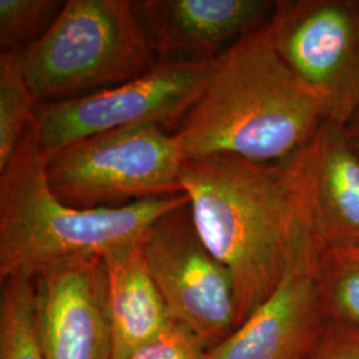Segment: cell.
Wrapping results in <instances>:
<instances>
[{
  "mask_svg": "<svg viewBox=\"0 0 359 359\" xmlns=\"http://www.w3.org/2000/svg\"><path fill=\"white\" fill-rule=\"evenodd\" d=\"M181 184L201 240L231 273L240 326L310 238L285 165L213 154L185 160Z\"/></svg>",
  "mask_w": 359,
  "mask_h": 359,
  "instance_id": "6da1fadb",
  "label": "cell"
},
{
  "mask_svg": "<svg viewBox=\"0 0 359 359\" xmlns=\"http://www.w3.org/2000/svg\"><path fill=\"white\" fill-rule=\"evenodd\" d=\"M325 121L320 97L283 60L268 20L218 55L205 90L173 135L185 160L233 154L281 163Z\"/></svg>",
  "mask_w": 359,
  "mask_h": 359,
  "instance_id": "7a4b0ae2",
  "label": "cell"
},
{
  "mask_svg": "<svg viewBox=\"0 0 359 359\" xmlns=\"http://www.w3.org/2000/svg\"><path fill=\"white\" fill-rule=\"evenodd\" d=\"M189 203L179 194L120 208L76 209L50 189L35 123L0 170V278H36L56 266L137 243L154 222Z\"/></svg>",
  "mask_w": 359,
  "mask_h": 359,
  "instance_id": "3957f363",
  "label": "cell"
},
{
  "mask_svg": "<svg viewBox=\"0 0 359 359\" xmlns=\"http://www.w3.org/2000/svg\"><path fill=\"white\" fill-rule=\"evenodd\" d=\"M18 59L39 104L128 83L160 63L130 0L65 1Z\"/></svg>",
  "mask_w": 359,
  "mask_h": 359,
  "instance_id": "277c9868",
  "label": "cell"
},
{
  "mask_svg": "<svg viewBox=\"0 0 359 359\" xmlns=\"http://www.w3.org/2000/svg\"><path fill=\"white\" fill-rule=\"evenodd\" d=\"M175 135L147 124L74 142L46 157L52 193L76 209L120 208L184 194Z\"/></svg>",
  "mask_w": 359,
  "mask_h": 359,
  "instance_id": "5b68a950",
  "label": "cell"
},
{
  "mask_svg": "<svg viewBox=\"0 0 359 359\" xmlns=\"http://www.w3.org/2000/svg\"><path fill=\"white\" fill-rule=\"evenodd\" d=\"M215 59L160 62L132 81L56 103L39 104L35 127L44 157L115 129L154 124L175 133L200 99Z\"/></svg>",
  "mask_w": 359,
  "mask_h": 359,
  "instance_id": "8992f818",
  "label": "cell"
},
{
  "mask_svg": "<svg viewBox=\"0 0 359 359\" xmlns=\"http://www.w3.org/2000/svg\"><path fill=\"white\" fill-rule=\"evenodd\" d=\"M283 60L321 100L327 121L359 115V1L280 0L269 18Z\"/></svg>",
  "mask_w": 359,
  "mask_h": 359,
  "instance_id": "52a82bcc",
  "label": "cell"
},
{
  "mask_svg": "<svg viewBox=\"0 0 359 359\" xmlns=\"http://www.w3.org/2000/svg\"><path fill=\"white\" fill-rule=\"evenodd\" d=\"M140 248L173 321L191 329L210 350L238 327L231 273L201 240L189 203L158 218Z\"/></svg>",
  "mask_w": 359,
  "mask_h": 359,
  "instance_id": "ba28073f",
  "label": "cell"
},
{
  "mask_svg": "<svg viewBox=\"0 0 359 359\" xmlns=\"http://www.w3.org/2000/svg\"><path fill=\"white\" fill-rule=\"evenodd\" d=\"M283 163L302 222L321 252L359 245V154L347 129L325 121Z\"/></svg>",
  "mask_w": 359,
  "mask_h": 359,
  "instance_id": "9c48e42d",
  "label": "cell"
},
{
  "mask_svg": "<svg viewBox=\"0 0 359 359\" xmlns=\"http://www.w3.org/2000/svg\"><path fill=\"white\" fill-rule=\"evenodd\" d=\"M320 255L309 238L276 290L208 359H308L326 326L317 278Z\"/></svg>",
  "mask_w": 359,
  "mask_h": 359,
  "instance_id": "30bf717a",
  "label": "cell"
},
{
  "mask_svg": "<svg viewBox=\"0 0 359 359\" xmlns=\"http://www.w3.org/2000/svg\"><path fill=\"white\" fill-rule=\"evenodd\" d=\"M35 289L44 359H114L103 259L47 270Z\"/></svg>",
  "mask_w": 359,
  "mask_h": 359,
  "instance_id": "8fae6325",
  "label": "cell"
},
{
  "mask_svg": "<svg viewBox=\"0 0 359 359\" xmlns=\"http://www.w3.org/2000/svg\"><path fill=\"white\" fill-rule=\"evenodd\" d=\"M276 1L144 0L139 19L160 62L209 60L269 20Z\"/></svg>",
  "mask_w": 359,
  "mask_h": 359,
  "instance_id": "7c38bea8",
  "label": "cell"
},
{
  "mask_svg": "<svg viewBox=\"0 0 359 359\" xmlns=\"http://www.w3.org/2000/svg\"><path fill=\"white\" fill-rule=\"evenodd\" d=\"M114 359H126L175 323L142 257L140 241L103 257Z\"/></svg>",
  "mask_w": 359,
  "mask_h": 359,
  "instance_id": "4fadbf2b",
  "label": "cell"
},
{
  "mask_svg": "<svg viewBox=\"0 0 359 359\" xmlns=\"http://www.w3.org/2000/svg\"><path fill=\"white\" fill-rule=\"evenodd\" d=\"M0 359H44L39 339L35 280L31 277L1 280Z\"/></svg>",
  "mask_w": 359,
  "mask_h": 359,
  "instance_id": "5bb4252c",
  "label": "cell"
},
{
  "mask_svg": "<svg viewBox=\"0 0 359 359\" xmlns=\"http://www.w3.org/2000/svg\"><path fill=\"white\" fill-rule=\"evenodd\" d=\"M317 278L326 320L359 332V245L322 250Z\"/></svg>",
  "mask_w": 359,
  "mask_h": 359,
  "instance_id": "9a60e30c",
  "label": "cell"
},
{
  "mask_svg": "<svg viewBox=\"0 0 359 359\" xmlns=\"http://www.w3.org/2000/svg\"><path fill=\"white\" fill-rule=\"evenodd\" d=\"M38 107L18 55L0 52V170L7 167L27 130L35 123Z\"/></svg>",
  "mask_w": 359,
  "mask_h": 359,
  "instance_id": "2e32d148",
  "label": "cell"
},
{
  "mask_svg": "<svg viewBox=\"0 0 359 359\" xmlns=\"http://www.w3.org/2000/svg\"><path fill=\"white\" fill-rule=\"evenodd\" d=\"M63 4L57 0H0V52L25 51L51 26Z\"/></svg>",
  "mask_w": 359,
  "mask_h": 359,
  "instance_id": "e0dca14e",
  "label": "cell"
},
{
  "mask_svg": "<svg viewBox=\"0 0 359 359\" xmlns=\"http://www.w3.org/2000/svg\"><path fill=\"white\" fill-rule=\"evenodd\" d=\"M210 347L187 326L175 322L165 333L126 359H208Z\"/></svg>",
  "mask_w": 359,
  "mask_h": 359,
  "instance_id": "ac0fdd59",
  "label": "cell"
},
{
  "mask_svg": "<svg viewBox=\"0 0 359 359\" xmlns=\"http://www.w3.org/2000/svg\"><path fill=\"white\" fill-rule=\"evenodd\" d=\"M308 359H359V332L329 322Z\"/></svg>",
  "mask_w": 359,
  "mask_h": 359,
  "instance_id": "d6986e66",
  "label": "cell"
},
{
  "mask_svg": "<svg viewBox=\"0 0 359 359\" xmlns=\"http://www.w3.org/2000/svg\"><path fill=\"white\" fill-rule=\"evenodd\" d=\"M346 129L347 133L350 135V137L359 139V116H357V117L350 123V126H348Z\"/></svg>",
  "mask_w": 359,
  "mask_h": 359,
  "instance_id": "ffe728a7",
  "label": "cell"
},
{
  "mask_svg": "<svg viewBox=\"0 0 359 359\" xmlns=\"http://www.w3.org/2000/svg\"><path fill=\"white\" fill-rule=\"evenodd\" d=\"M351 139H353V137H351ZM353 142H354L355 149H357V152L359 154V139H353Z\"/></svg>",
  "mask_w": 359,
  "mask_h": 359,
  "instance_id": "44dd1931",
  "label": "cell"
},
{
  "mask_svg": "<svg viewBox=\"0 0 359 359\" xmlns=\"http://www.w3.org/2000/svg\"><path fill=\"white\" fill-rule=\"evenodd\" d=\"M359 116V115H358Z\"/></svg>",
  "mask_w": 359,
  "mask_h": 359,
  "instance_id": "7402d4cb",
  "label": "cell"
}]
</instances>
